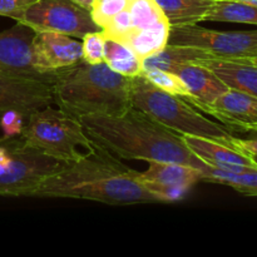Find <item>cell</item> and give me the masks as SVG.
<instances>
[{
    "instance_id": "obj_1",
    "label": "cell",
    "mask_w": 257,
    "mask_h": 257,
    "mask_svg": "<svg viewBox=\"0 0 257 257\" xmlns=\"http://www.w3.org/2000/svg\"><path fill=\"white\" fill-rule=\"evenodd\" d=\"M32 197L75 198L112 206L162 203L143 185L138 171L95 145L94 150L65 162L45 178Z\"/></svg>"
},
{
    "instance_id": "obj_2",
    "label": "cell",
    "mask_w": 257,
    "mask_h": 257,
    "mask_svg": "<svg viewBox=\"0 0 257 257\" xmlns=\"http://www.w3.org/2000/svg\"><path fill=\"white\" fill-rule=\"evenodd\" d=\"M79 120L93 145L119 158L182 163L203 175L211 167L188 150L182 136L133 107L120 115L88 114Z\"/></svg>"
},
{
    "instance_id": "obj_3",
    "label": "cell",
    "mask_w": 257,
    "mask_h": 257,
    "mask_svg": "<svg viewBox=\"0 0 257 257\" xmlns=\"http://www.w3.org/2000/svg\"><path fill=\"white\" fill-rule=\"evenodd\" d=\"M54 102L74 117L88 114L120 115L132 108L130 78L108 67L80 60L65 68L53 85Z\"/></svg>"
},
{
    "instance_id": "obj_4",
    "label": "cell",
    "mask_w": 257,
    "mask_h": 257,
    "mask_svg": "<svg viewBox=\"0 0 257 257\" xmlns=\"http://www.w3.org/2000/svg\"><path fill=\"white\" fill-rule=\"evenodd\" d=\"M130 97L133 108L180 136H195L233 145L235 136L228 128L203 117L187 100L156 87L142 74L130 78Z\"/></svg>"
},
{
    "instance_id": "obj_5",
    "label": "cell",
    "mask_w": 257,
    "mask_h": 257,
    "mask_svg": "<svg viewBox=\"0 0 257 257\" xmlns=\"http://www.w3.org/2000/svg\"><path fill=\"white\" fill-rule=\"evenodd\" d=\"M20 136L29 146L64 163L79 160L84 155L78 151L79 147L87 152L94 150L79 118L50 105L33 112Z\"/></svg>"
},
{
    "instance_id": "obj_6",
    "label": "cell",
    "mask_w": 257,
    "mask_h": 257,
    "mask_svg": "<svg viewBox=\"0 0 257 257\" xmlns=\"http://www.w3.org/2000/svg\"><path fill=\"white\" fill-rule=\"evenodd\" d=\"M64 162L32 147L20 135L0 137V196L32 197Z\"/></svg>"
},
{
    "instance_id": "obj_7",
    "label": "cell",
    "mask_w": 257,
    "mask_h": 257,
    "mask_svg": "<svg viewBox=\"0 0 257 257\" xmlns=\"http://www.w3.org/2000/svg\"><path fill=\"white\" fill-rule=\"evenodd\" d=\"M167 44L200 48L211 58L253 59L257 57V30L221 32L206 29L198 24L171 27Z\"/></svg>"
},
{
    "instance_id": "obj_8",
    "label": "cell",
    "mask_w": 257,
    "mask_h": 257,
    "mask_svg": "<svg viewBox=\"0 0 257 257\" xmlns=\"http://www.w3.org/2000/svg\"><path fill=\"white\" fill-rule=\"evenodd\" d=\"M54 102L53 85L39 80L0 75V127L7 135H20L23 120Z\"/></svg>"
},
{
    "instance_id": "obj_9",
    "label": "cell",
    "mask_w": 257,
    "mask_h": 257,
    "mask_svg": "<svg viewBox=\"0 0 257 257\" xmlns=\"http://www.w3.org/2000/svg\"><path fill=\"white\" fill-rule=\"evenodd\" d=\"M18 23L38 32H55L83 39L88 33L103 30L84 9L73 0H38Z\"/></svg>"
},
{
    "instance_id": "obj_10",
    "label": "cell",
    "mask_w": 257,
    "mask_h": 257,
    "mask_svg": "<svg viewBox=\"0 0 257 257\" xmlns=\"http://www.w3.org/2000/svg\"><path fill=\"white\" fill-rule=\"evenodd\" d=\"M34 34L32 28L18 22L14 27L0 33V75L39 80L54 85L62 70L47 74L35 68L33 58Z\"/></svg>"
},
{
    "instance_id": "obj_11",
    "label": "cell",
    "mask_w": 257,
    "mask_h": 257,
    "mask_svg": "<svg viewBox=\"0 0 257 257\" xmlns=\"http://www.w3.org/2000/svg\"><path fill=\"white\" fill-rule=\"evenodd\" d=\"M148 165L147 171L140 172L141 180L162 203L183 200L196 183L202 182V171L191 166L157 161H150Z\"/></svg>"
},
{
    "instance_id": "obj_12",
    "label": "cell",
    "mask_w": 257,
    "mask_h": 257,
    "mask_svg": "<svg viewBox=\"0 0 257 257\" xmlns=\"http://www.w3.org/2000/svg\"><path fill=\"white\" fill-rule=\"evenodd\" d=\"M33 58L39 72L59 73L83 60L82 42L55 32H38L33 37Z\"/></svg>"
},
{
    "instance_id": "obj_13",
    "label": "cell",
    "mask_w": 257,
    "mask_h": 257,
    "mask_svg": "<svg viewBox=\"0 0 257 257\" xmlns=\"http://www.w3.org/2000/svg\"><path fill=\"white\" fill-rule=\"evenodd\" d=\"M195 108L215 117L231 132L257 133V97L255 95L228 89L210 104H197Z\"/></svg>"
},
{
    "instance_id": "obj_14",
    "label": "cell",
    "mask_w": 257,
    "mask_h": 257,
    "mask_svg": "<svg viewBox=\"0 0 257 257\" xmlns=\"http://www.w3.org/2000/svg\"><path fill=\"white\" fill-rule=\"evenodd\" d=\"M182 140L191 152L211 167L231 172H246L257 168L252 157L235 145L195 136H182Z\"/></svg>"
},
{
    "instance_id": "obj_15",
    "label": "cell",
    "mask_w": 257,
    "mask_h": 257,
    "mask_svg": "<svg viewBox=\"0 0 257 257\" xmlns=\"http://www.w3.org/2000/svg\"><path fill=\"white\" fill-rule=\"evenodd\" d=\"M175 73L185 83L188 90L187 100L191 105L210 104L230 88L221 82L210 69L196 63H186L176 68Z\"/></svg>"
},
{
    "instance_id": "obj_16",
    "label": "cell",
    "mask_w": 257,
    "mask_h": 257,
    "mask_svg": "<svg viewBox=\"0 0 257 257\" xmlns=\"http://www.w3.org/2000/svg\"><path fill=\"white\" fill-rule=\"evenodd\" d=\"M191 63H196L210 69L230 89L257 97V64L252 60L203 58Z\"/></svg>"
},
{
    "instance_id": "obj_17",
    "label": "cell",
    "mask_w": 257,
    "mask_h": 257,
    "mask_svg": "<svg viewBox=\"0 0 257 257\" xmlns=\"http://www.w3.org/2000/svg\"><path fill=\"white\" fill-rule=\"evenodd\" d=\"M215 0H156L171 27L196 25L205 22Z\"/></svg>"
},
{
    "instance_id": "obj_18",
    "label": "cell",
    "mask_w": 257,
    "mask_h": 257,
    "mask_svg": "<svg viewBox=\"0 0 257 257\" xmlns=\"http://www.w3.org/2000/svg\"><path fill=\"white\" fill-rule=\"evenodd\" d=\"M203 58H211V55L200 48L167 44L160 52L145 58L142 69H161L172 73L180 65Z\"/></svg>"
},
{
    "instance_id": "obj_19",
    "label": "cell",
    "mask_w": 257,
    "mask_h": 257,
    "mask_svg": "<svg viewBox=\"0 0 257 257\" xmlns=\"http://www.w3.org/2000/svg\"><path fill=\"white\" fill-rule=\"evenodd\" d=\"M170 28L171 25L167 20H162L152 27L133 33L123 44L132 48L136 54L143 60L167 45Z\"/></svg>"
},
{
    "instance_id": "obj_20",
    "label": "cell",
    "mask_w": 257,
    "mask_h": 257,
    "mask_svg": "<svg viewBox=\"0 0 257 257\" xmlns=\"http://www.w3.org/2000/svg\"><path fill=\"white\" fill-rule=\"evenodd\" d=\"M104 62L108 67L119 74L133 78L142 72V59L135 50L123 43L113 39H105Z\"/></svg>"
},
{
    "instance_id": "obj_21",
    "label": "cell",
    "mask_w": 257,
    "mask_h": 257,
    "mask_svg": "<svg viewBox=\"0 0 257 257\" xmlns=\"http://www.w3.org/2000/svg\"><path fill=\"white\" fill-rule=\"evenodd\" d=\"M206 20L257 25V7L237 0H215Z\"/></svg>"
},
{
    "instance_id": "obj_22",
    "label": "cell",
    "mask_w": 257,
    "mask_h": 257,
    "mask_svg": "<svg viewBox=\"0 0 257 257\" xmlns=\"http://www.w3.org/2000/svg\"><path fill=\"white\" fill-rule=\"evenodd\" d=\"M202 182L225 185L242 195L257 197V168L246 172H231L210 167L203 175Z\"/></svg>"
},
{
    "instance_id": "obj_23",
    "label": "cell",
    "mask_w": 257,
    "mask_h": 257,
    "mask_svg": "<svg viewBox=\"0 0 257 257\" xmlns=\"http://www.w3.org/2000/svg\"><path fill=\"white\" fill-rule=\"evenodd\" d=\"M128 10L132 19V32L125 38V40L133 33L152 27L162 20H167L156 0H131Z\"/></svg>"
},
{
    "instance_id": "obj_24",
    "label": "cell",
    "mask_w": 257,
    "mask_h": 257,
    "mask_svg": "<svg viewBox=\"0 0 257 257\" xmlns=\"http://www.w3.org/2000/svg\"><path fill=\"white\" fill-rule=\"evenodd\" d=\"M141 74L147 78L156 87L161 88L165 92L178 95L181 98L188 95V90L186 88L185 83L175 73L166 72V70L161 69H142Z\"/></svg>"
},
{
    "instance_id": "obj_25",
    "label": "cell",
    "mask_w": 257,
    "mask_h": 257,
    "mask_svg": "<svg viewBox=\"0 0 257 257\" xmlns=\"http://www.w3.org/2000/svg\"><path fill=\"white\" fill-rule=\"evenodd\" d=\"M105 34L103 30L88 33L82 39L83 60L89 64H98L104 62Z\"/></svg>"
},
{
    "instance_id": "obj_26",
    "label": "cell",
    "mask_w": 257,
    "mask_h": 257,
    "mask_svg": "<svg viewBox=\"0 0 257 257\" xmlns=\"http://www.w3.org/2000/svg\"><path fill=\"white\" fill-rule=\"evenodd\" d=\"M131 0H94L92 17L100 28H104L114 15L127 9Z\"/></svg>"
},
{
    "instance_id": "obj_27",
    "label": "cell",
    "mask_w": 257,
    "mask_h": 257,
    "mask_svg": "<svg viewBox=\"0 0 257 257\" xmlns=\"http://www.w3.org/2000/svg\"><path fill=\"white\" fill-rule=\"evenodd\" d=\"M38 0H0V15L20 22L27 10Z\"/></svg>"
},
{
    "instance_id": "obj_28",
    "label": "cell",
    "mask_w": 257,
    "mask_h": 257,
    "mask_svg": "<svg viewBox=\"0 0 257 257\" xmlns=\"http://www.w3.org/2000/svg\"><path fill=\"white\" fill-rule=\"evenodd\" d=\"M232 143L243 152L250 156H257V137L253 138H238L233 137Z\"/></svg>"
},
{
    "instance_id": "obj_29",
    "label": "cell",
    "mask_w": 257,
    "mask_h": 257,
    "mask_svg": "<svg viewBox=\"0 0 257 257\" xmlns=\"http://www.w3.org/2000/svg\"><path fill=\"white\" fill-rule=\"evenodd\" d=\"M73 2L77 3L78 5H80L82 8H84V9L89 10V12L92 13L93 3H94V0H73Z\"/></svg>"
},
{
    "instance_id": "obj_30",
    "label": "cell",
    "mask_w": 257,
    "mask_h": 257,
    "mask_svg": "<svg viewBox=\"0 0 257 257\" xmlns=\"http://www.w3.org/2000/svg\"><path fill=\"white\" fill-rule=\"evenodd\" d=\"M237 2L248 3V4H251V5H255V7H257V0H237Z\"/></svg>"
},
{
    "instance_id": "obj_31",
    "label": "cell",
    "mask_w": 257,
    "mask_h": 257,
    "mask_svg": "<svg viewBox=\"0 0 257 257\" xmlns=\"http://www.w3.org/2000/svg\"><path fill=\"white\" fill-rule=\"evenodd\" d=\"M251 157H252L253 162H255V163H256V165H257V156H251Z\"/></svg>"
},
{
    "instance_id": "obj_32",
    "label": "cell",
    "mask_w": 257,
    "mask_h": 257,
    "mask_svg": "<svg viewBox=\"0 0 257 257\" xmlns=\"http://www.w3.org/2000/svg\"><path fill=\"white\" fill-rule=\"evenodd\" d=\"M250 60H252L253 63H256V64H257V58H253V59H250Z\"/></svg>"
},
{
    "instance_id": "obj_33",
    "label": "cell",
    "mask_w": 257,
    "mask_h": 257,
    "mask_svg": "<svg viewBox=\"0 0 257 257\" xmlns=\"http://www.w3.org/2000/svg\"><path fill=\"white\" fill-rule=\"evenodd\" d=\"M256 58H257V57H256Z\"/></svg>"
}]
</instances>
